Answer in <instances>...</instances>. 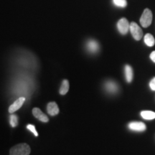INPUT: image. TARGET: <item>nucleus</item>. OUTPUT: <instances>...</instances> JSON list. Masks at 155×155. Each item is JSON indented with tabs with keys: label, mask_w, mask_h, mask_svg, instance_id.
<instances>
[{
	"label": "nucleus",
	"mask_w": 155,
	"mask_h": 155,
	"mask_svg": "<svg viewBox=\"0 0 155 155\" xmlns=\"http://www.w3.org/2000/svg\"><path fill=\"white\" fill-rule=\"evenodd\" d=\"M30 147L28 144L22 143L12 147L9 150V155H30Z\"/></svg>",
	"instance_id": "nucleus-1"
},
{
	"label": "nucleus",
	"mask_w": 155,
	"mask_h": 155,
	"mask_svg": "<svg viewBox=\"0 0 155 155\" xmlns=\"http://www.w3.org/2000/svg\"><path fill=\"white\" fill-rule=\"evenodd\" d=\"M152 22V12L150 9H145L140 18V24L143 28L150 27Z\"/></svg>",
	"instance_id": "nucleus-2"
},
{
	"label": "nucleus",
	"mask_w": 155,
	"mask_h": 155,
	"mask_svg": "<svg viewBox=\"0 0 155 155\" xmlns=\"http://www.w3.org/2000/svg\"><path fill=\"white\" fill-rule=\"evenodd\" d=\"M131 35H132L133 38L136 40H140L143 37V32L142 30L140 28L137 23L132 22L130 23V28H129Z\"/></svg>",
	"instance_id": "nucleus-3"
},
{
	"label": "nucleus",
	"mask_w": 155,
	"mask_h": 155,
	"mask_svg": "<svg viewBox=\"0 0 155 155\" xmlns=\"http://www.w3.org/2000/svg\"><path fill=\"white\" fill-rule=\"evenodd\" d=\"M129 28H130V23L126 18H121L117 23L118 30L121 35L127 34L129 30Z\"/></svg>",
	"instance_id": "nucleus-4"
},
{
	"label": "nucleus",
	"mask_w": 155,
	"mask_h": 155,
	"mask_svg": "<svg viewBox=\"0 0 155 155\" xmlns=\"http://www.w3.org/2000/svg\"><path fill=\"white\" fill-rule=\"evenodd\" d=\"M25 101V97H20V98H19L18 99L15 101L9 107V109H8L9 113L13 114L14 112L17 111V110L19 109V108L22 107Z\"/></svg>",
	"instance_id": "nucleus-5"
},
{
	"label": "nucleus",
	"mask_w": 155,
	"mask_h": 155,
	"mask_svg": "<svg viewBox=\"0 0 155 155\" xmlns=\"http://www.w3.org/2000/svg\"><path fill=\"white\" fill-rule=\"evenodd\" d=\"M129 129L135 131H144L146 130V125L144 123L140 121H134L131 122L128 125Z\"/></svg>",
	"instance_id": "nucleus-6"
},
{
	"label": "nucleus",
	"mask_w": 155,
	"mask_h": 155,
	"mask_svg": "<svg viewBox=\"0 0 155 155\" xmlns=\"http://www.w3.org/2000/svg\"><path fill=\"white\" fill-rule=\"evenodd\" d=\"M32 114H33L34 116L36 118V119L40 120V121L46 123V122L49 121V119H48V116H46L45 114L40 109V108H34L33 109H32Z\"/></svg>",
	"instance_id": "nucleus-7"
},
{
	"label": "nucleus",
	"mask_w": 155,
	"mask_h": 155,
	"mask_svg": "<svg viewBox=\"0 0 155 155\" xmlns=\"http://www.w3.org/2000/svg\"><path fill=\"white\" fill-rule=\"evenodd\" d=\"M47 111L50 116H55L59 113V108L55 102H50L48 104Z\"/></svg>",
	"instance_id": "nucleus-8"
},
{
	"label": "nucleus",
	"mask_w": 155,
	"mask_h": 155,
	"mask_svg": "<svg viewBox=\"0 0 155 155\" xmlns=\"http://www.w3.org/2000/svg\"><path fill=\"white\" fill-rule=\"evenodd\" d=\"M86 47L89 52H91V53H95L98 50L99 45H98V43L96 41L91 40H89V41L87 42Z\"/></svg>",
	"instance_id": "nucleus-9"
},
{
	"label": "nucleus",
	"mask_w": 155,
	"mask_h": 155,
	"mask_svg": "<svg viewBox=\"0 0 155 155\" xmlns=\"http://www.w3.org/2000/svg\"><path fill=\"white\" fill-rule=\"evenodd\" d=\"M105 88L107 90L108 92L109 93H116L118 91V86L117 84L114 81H108L106 83Z\"/></svg>",
	"instance_id": "nucleus-10"
},
{
	"label": "nucleus",
	"mask_w": 155,
	"mask_h": 155,
	"mask_svg": "<svg viewBox=\"0 0 155 155\" xmlns=\"http://www.w3.org/2000/svg\"><path fill=\"white\" fill-rule=\"evenodd\" d=\"M126 79L128 83H131L133 80V69L130 65H127L125 66Z\"/></svg>",
	"instance_id": "nucleus-11"
},
{
	"label": "nucleus",
	"mask_w": 155,
	"mask_h": 155,
	"mask_svg": "<svg viewBox=\"0 0 155 155\" xmlns=\"http://www.w3.org/2000/svg\"><path fill=\"white\" fill-rule=\"evenodd\" d=\"M144 40L145 44H146L147 46H149V47H152V46L154 45L155 44L154 38L152 36V35H151L150 33H147L145 35Z\"/></svg>",
	"instance_id": "nucleus-12"
},
{
	"label": "nucleus",
	"mask_w": 155,
	"mask_h": 155,
	"mask_svg": "<svg viewBox=\"0 0 155 155\" xmlns=\"http://www.w3.org/2000/svg\"><path fill=\"white\" fill-rule=\"evenodd\" d=\"M141 116L143 119L146 120H152L155 119V113L152 111H142Z\"/></svg>",
	"instance_id": "nucleus-13"
},
{
	"label": "nucleus",
	"mask_w": 155,
	"mask_h": 155,
	"mask_svg": "<svg viewBox=\"0 0 155 155\" xmlns=\"http://www.w3.org/2000/svg\"><path fill=\"white\" fill-rule=\"evenodd\" d=\"M69 90V82L68 80H64L62 82V85L60 88V94L65 95Z\"/></svg>",
	"instance_id": "nucleus-14"
},
{
	"label": "nucleus",
	"mask_w": 155,
	"mask_h": 155,
	"mask_svg": "<svg viewBox=\"0 0 155 155\" xmlns=\"http://www.w3.org/2000/svg\"><path fill=\"white\" fill-rule=\"evenodd\" d=\"M114 5L119 7H126L127 5V0H113Z\"/></svg>",
	"instance_id": "nucleus-15"
},
{
	"label": "nucleus",
	"mask_w": 155,
	"mask_h": 155,
	"mask_svg": "<svg viewBox=\"0 0 155 155\" xmlns=\"http://www.w3.org/2000/svg\"><path fill=\"white\" fill-rule=\"evenodd\" d=\"M18 124V118L16 115L10 116V125L12 127H16Z\"/></svg>",
	"instance_id": "nucleus-16"
},
{
	"label": "nucleus",
	"mask_w": 155,
	"mask_h": 155,
	"mask_svg": "<svg viewBox=\"0 0 155 155\" xmlns=\"http://www.w3.org/2000/svg\"><path fill=\"white\" fill-rule=\"evenodd\" d=\"M27 129H29V130H30L31 132L33 133L35 137H38V132H37V131L35 129V127L34 125L28 124V126H27Z\"/></svg>",
	"instance_id": "nucleus-17"
},
{
	"label": "nucleus",
	"mask_w": 155,
	"mask_h": 155,
	"mask_svg": "<svg viewBox=\"0 0 155 155\" xmlns=\"http://www.w3.org/2000/svg\"><path fill=\"white\" fill-rule=\"evenodd\" d=\"M150 86L152 91H155V77L153 78L152 80L150 81Z\"/></svg>",
	"instance_id": "nucleus-18"
},
{
	"label": "nucleus",
	"mask_w": 155,
	"mask_h": 155,
	"mask_svg": "<svg viewBox=\"0 0 155 155\" xmlns=\"http://www.w3.org/2000/svg\"><path fill=\"white\" fill-rule=\"evenodd\" d=\"M150 59L155 63V51H153L152 53L150 54Z\"/></svg>",
	"instance_id": "nucleus-19"
}]
</instances>
